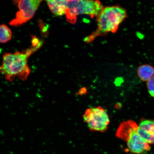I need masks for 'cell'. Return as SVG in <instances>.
<instances>
[{
    "label": "cell",
    "mask_w": 154,
    "mask_h": 154,
    "mask_svg": "<svg viewBox=\"0 0 154 154\" xmlns=\"http://www.w3.org/2000/svg\"><path fill=\"white\" fill-rule=\"evenodd\" d=\"M65 13L66 20L72 24L75 23L77 16L80 14L97 17L103 8L98 0H67Z\"/></svg>",
    "instance_id": "obj_4"
},
{
    "label": "cell",
    "mask_w": 154,
    "mask_h": 154,
    "mask_svg": "<svg viewBox=\"0 0 154 154\" xmlns=\"http://www.w3.org/2000/svg\"><path fill=\"white\" fill-rule=\"evenodd\" d=\"M126 15V10L118 6L103 8L97 17V29L85 38V41L91 42L98 36L105 35L109 32L115 33Z\"/></svg>",
    "instance_id": "obj_2"
},
{
    "label": "cell",
    "mask_w": 154,
    "mask_h": 154,
    "mask_svg": "<svg viewBox=\"0 0 154 154\" xmlns=\"http://www.w3.org/2000/svg\"><path fill=\"white\" fill-rule=\"evenodd\" d=\"M36 51L31 47L22 52L4 54L1 72L6 80L12 82L16 78L22 81L26 80L31 72L28 58Z\"/></svg>",
    "instance_id": "obj_1"
},
{
    "label": "cell",
    "mask_w": 154,
    "mask_h": 154,
    "mask_svg": "<svg viewBox=\"0 0 154 154\" xmlns=\"http://www.w3.org/2000/svg\"><path fill=\"white\" fill-rule=\"evenodd\" d=\"M147 85L150 95L151 97L154 98V76L148 81Z\"/></svg>",
    "instance_id": "obj_11"
},
{
    "label": "cell",
    "mask_w": 154,
    "mask_h": 154,
    "mask_svg": "<svg viewBox=\"0 0 154 154\" xmlns=\"http://www.w3.org/2000/svg\"><path fill=\"white\" fill-rule=\"evenodd\" d=\"M140 135L148 143L154 144V120H143L138 126Z\"/></svg>",
    "instance_id": "obj_7"
},
{
    "label": "cell",
    "mask_w": 154,
    "mask_h": 154,
    "mask_svg": "<svg viewBox=\"0 0 154 154\" xmlns=\"http://www.w3.org/2000/svg\"><path fill=\"white\" fill-rule=\"evenodd\" d=\"M137 74L142 81L147 82L154 76V67L148 64L141 65L138 69Z\"/></svg>",
    "instance_id": "obj_9"
},
{
    "label": "cell",
    "mask_w": 154,
    "mask_h": 154,
    "mask_svg": "<svg viewBox=\"0 0 154 154\" xmlns=\"http://www.w3.org/2000/svg\"><path fill=\"white\" fill-rule=\"evenodd\" d=\"M138 126L132 120L121 123L117 130V137L127 143L128 149L132 153L141 154L150 151L151 147L140 135Z\"/></svg>",
    "instance_id": "obj_3"
},
{
    "label": "cell",
    "mask_w": 154,
    "mask_h": 154,
    "mask_svg": "<svg viewBox=\"0 0 154 154\" xmlns=\"http://www.w3.org/2000/svg\"><path fill=\"white\" fill-rule=\"evenodd\" d=\"M43 0H13L19 11L15 18L10 23L11 26H17L30 20Z\"/></svg>",
    "instance_id": "obj_6"
},
{
    "label": "cell",
    "mask_w": 154,
    "mask_h": 154,
    "mask_svg": "<svg viewBox=\"0 0 154 154\" xmlns=\"http://www.w3.org/2000/svg\"><path fill=\"white\" fill-rule=\"evenodd\" d=\"M51 12L57 16L65 14L67 0H45Z\"/></svg>",
    "instance_id": "obj_8"
},
{
    "label": "cell",
    "mask_w": 154,
    "mask_h": 154,
    "mask_svg": "<svg viewBox=\"0 0 154 154\" xmlns=\"http://www.w3.org/2000/svg\"><path fill=\"white\" fill-rule=\"evenodd\" d=\"M1 36L0 42L2 43H7L11 39L12 37V32L6 25L2 24L0 27Z\"/></svg>",
    "instance_id": "obj_10"
},
{
    "label": "cell",
    "mask_w": 154,
    "mask_h": 154,
    "mask_svg": "<svg viewBox=\"0 0 154 154\" xmlns=\"http://www.w3.org/2000/svg\"><path fill=\"white\" fill-rule=\"evenodd\" d=\"M83 118L89 129L93 131L105 132L109 124L107 112L101 106L86 109Z\"/></svg>",
    "instance_id": "obj_5"
}]
</instances>
